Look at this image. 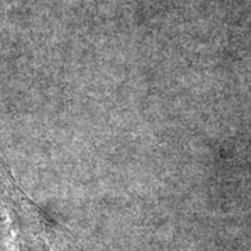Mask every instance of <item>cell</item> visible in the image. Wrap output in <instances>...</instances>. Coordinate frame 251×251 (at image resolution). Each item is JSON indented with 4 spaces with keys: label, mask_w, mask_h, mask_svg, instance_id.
<instances>
[]
</instances>
